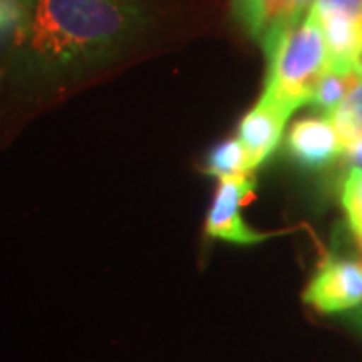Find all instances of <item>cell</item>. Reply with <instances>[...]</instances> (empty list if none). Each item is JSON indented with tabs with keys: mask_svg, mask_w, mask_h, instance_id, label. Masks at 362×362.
I'll use <instances>...</instances> for the list:
<instances>
[{
	"mask_svg": "<svg viewBox=\"0 0 362 362\" xmlns=\"http://www.w3.org/2000/svg\"><path fill=\"white\" fill-rule=\"evenodd\" d=\"M361 246H362V244H361Z\"/></svg>",
	"mask_w": 362,
	"mask_h": 362,
	"instance_id": "19",
	"label": "cell"
},
{
	"mask_svg": "<svg viewBox=\"0 0 362 362\" xmlns=\"http://www.w3.org/2000/svg\"><path fill=\"white\" fill-rule=\"evenodd\" d=\"M147 23L143 0H33L16 33L14 73L57 83L105 65Z\"/></svg>",
	"mask_w": 362,
	"mask_h": 362,
	"instance_id": "1",
	"label": "cell"
},
{
	"mask_svg": "<svg viewBox=\"0 0 362 362\" xmlns=\"http://www.w3.org/2000/svg\"><path fill=\"white\" fill-rule=\"evenodd\" d=\"M288 156L304 169H324L344 156V147L328 117H308L292 125L286 137Z\"/></svg>",
	"mask_w": 362,
	"mask_h": 362,
	"instance_id": "6",
	"label": "cell"
},
{
	"mask_svg": "<svg viewBox=\"0 0 362 362\" xmlns=\"http://www.w3.org/2000/svg\"><path fill=\"white\" fill-rule=\"evenodd\" d=\"M13 21V8L4 2H0V28L4 25H8Z\"/></svg>",
	"mask_w": 362,
	"mask_h": 362,
	"instance_id": "15",
	"label": "cell"
},
{
	"mask_svg": "<svg viewBox=\"0 0 362 362\" xmlns=\"http://www.w3.org/2000/svg\"><path fill=\"white\" fill-rule=\"evenodd\" d=\"M0 81H2V71H0Z\"/></svg>",
	"mask_w": 362,
	"mask_h": 362,
	"instance_id": "18",
	"label": "cell"
},
{
	"mask_svg": "<svg viewBox=\"0 0 362 362\" xmlns=\"http://www.w3.org/2000/svg\"><path fill=\"white\" fill-rule=\"evenodd\" d=\"M206 171L209 175L218 177V180H228V177H240V175L254 173V169L250 165V159H247L246 149H244V145L240 143L238 137L218 143L209 151Z\"/></svg>",
	"mask_w": 362,
	"mask_h": 362,
	"instance_id": "9",
	"label": "cell"
},
{
	"mask_svg": "<svg viewBox=\"0 0 362 362\" xmlns=\"http://www.w3.org/2000/svg\"><path fill=\"white\" fill-rule=\"evenodd\" d=\"M310 13L316 16L338 14V16H346L350 21L361 23L362 0H314Z\"/></svg>",
	"mask_w": 362,
	"mask_h": 362,
	"instance_id": "12",
	"label": "cell"
},
{
	"mask_svg": "<svg viewBox=\"0 0 362 362\" xmlns=\"http://www.w3.org/2000/svg\"><path fill=\"white\" fill-rule=\"evenodd\" d=\"M254 187H256L254 173L220 180L206 218V233L209 238L252 246L274 235L250 228L242 218V206L252 197Z\"/></svg>",
	"mask_w": 362,
	"mask_h": 362,
	"instance_id": "3",
	"label": "cell"
},
{
	"mask_svg": "<svg viewBox=\"0 0 362 362\" xmlns=\"http://www.w3.org/2000/svg\"><path fill=\"white\" fill-rule=\"evenodd\" d=\"M314 0H294V8H292V26H296L306 14L310 13Z\"/></svg>",
	"mask_w": 362,
	"mask_h": 362,
	"instance_id": "13",
	"label": "cell"
},
{
	"mask_svg": "<svg viewBox=\"0 0 362 362\" xmlns=\"http://www.w3.org/2000/svg\"><path fill=\"white\" fill-rule=\"evenodd\" d=\"M294 0H233V14L252 39L270 45L292 26Z\"/></svg>",
	"mask_w": 362,
	"mask_h": 362,
	"instance_id": "7",
	"label": "cell"
},
{
	"mask_svg": "<svg viewBox=\"0 0 362 362\" xmlns=\"http://www.w3.org/2000/svg\"><path fill=\"white\" fill-rule=\"evenodd\" d=\"M361 35H362V16H361Z\"/></svg>",
	"mask_w": 362,
	"mask_h": 362,
	"instance_id": "17",
	"label": "cell"
},
{
	"mask_svg": "<svg viewBox=\"0 0 362 362\" xmlns=\"http://www.w3.org/2000/svg\"><path fill=\"white\" fill-rule=\"evenodd\" d=\"M344 156L352 161V165L362 168V139H358L356 143H352L350 147H346V149H344Z\"/></svg>",
	"mask_w": 362,
	"mask_h": 362,
	"instance_id": "14",
	"label": "cell"
},
{
	"mask_svg": "<svg viewBox=\"0 0 362 362\" xmlns=\"http://www.w3.org/2000/svg\"><path fill=\"white\" fill-rule=\"evenodd\" d=\"M328 119L332 121L344 149L362 139V81L350 90L349 97L338 105Z\"/></svg>",
	"mask_w": 362,
	"mask_h": 362,
	"instance_id": "10",
	"label": "cell"
},
{
	"mask_svg": "<svg viewBox=\"0 0 362 362\" xmlns=\"http://www.w3.org/2000/svg\"><path fill=\"white\" fill-rule=\"evenodd\" d=\"M342 209L346 214L350 232L362 244V168H350L342 185Z\"/></svg>",
	"mask_w": 362,
	"mask_h": 362,
	"instance_id": "11",
	"label": "cell"
},
{
	"mask_svg": "<svg viewBox=\"0 0 362 362\" xmlns=\"http://www.w3.org/2000/svg\"><path fill=\"white\" fill-rule=\"evenodd\" d=\"M304 302L320 314H340L362 306V264L330 256L304 290Z\"/></svg>",
	"mask_w": 362,
	"mask_h": 362,
	"instance_id": "4",
	"label": "cell"
},
{
	"mask_svg": "<svg viewBox=\"0 0 362 362\" xmlns=\"http://www.w3.org/2000/svg\"><path fill=\"white\" fill-rule=\"evenodd\" d=\"M268 75L264 95L288 107L292 113L310 103L316 83L328 69V51L318 18L308 13L296 26L264 47Z\"/></svg>",
	"mask_w": 362,
	"mask_h": 362,
	"instance_id": "2",
	"label": "cell"
},
{
	"mask_svg": "<svg viewBox=\"0 0 362 362\" xmlns=\"http://www.w3.org/2000/svg\"><path fill=\"white\" fill-rule=\"evenodd\" d=\"M290 115L292 111L288 107L268 95H262L258 103L242 117L235 137L244 145L254 171L276 151Z\"/></svg>",
	"mask_w": 362,
	"mask_h": 362,
	"instance_id": "5",
	"label": "cell"
},
{
	"mask_svg": "<svg viewBox=\"0 0 362 362\" xmlns=\"http://www.w3.org/2000/svg\"><path fill=\"white\" fill-rule=\"evenodd\" d=\"M361 81V75L354 69H332V66H328L314 87L310 105L328 117L338 105L349 97L350 90L354 89Z\"/></svg>",
	"mask_w": 362,
	"mask_h": 362,
	"instance_id": "8",
	"label": "cell"
},
{
	"mask_svg": "<svg viewBox=\"0 0 362 362\" xmlns=\"http://www.w3.org/2000/svg\"><path fill=\"white\" fill-rule=\"evenodd\" d=\"M354 71H356L362 78V47H361V51L356 52V59H354Z\"/></svg>",
	"mask_w": 362,
	"mask_h": 362,
	"instance_id": "16",
	"label": "cell"
}]
</instances>
